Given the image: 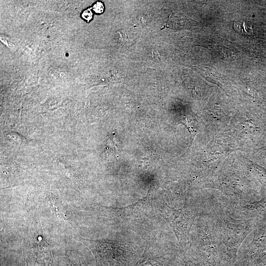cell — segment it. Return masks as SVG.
Wrapping results in <instances>:
<instances>
[{"instance_id": "6da1fadb", "label": "cell", "mask_w": 266, "mask_h": 266, "mask_svg": "<svg viewBox=\"0 0 266 266\" xmlns=\"http://www.w3.org/2000/svg\"><path fill=\"white\" fill-rule=\"evenodd\" d=\"M218 231L231 260H234L242 242L248 234L244 222L224 219L218 226Z\"/></svg>"}, {"instance_id": "7a4b0ae2", "label": "cell", "mask_w": 266, "mask_h": 266, "mask_svg": "<svg viewBox=\"0 0 266 266\" xmlns=\"http://www.w3.org/2000/svg\"><path fill=\"white\" fill-rule=\"evenodd\" d=\"M166 216L177 235L187 230L189 222L184 214L168 206Z\"/></svg>"}, {"instance_id": "3957f363", "label": "cell", "mask_w": 266, "mask_h": 266, "mask_svg": "<svg viewBox=\"0 0 266 266\" xmlns=\"http://www.w3.org/2000/svg\"><path fill=\"white\" fill-rule=\"evenodd\" d=\"M135 266H167L165 258L160 254L145 251Z\"/></svg>"}, {"instance_id": "277c9868", "label": "cell", "mask_w": 266, "mask_h": 266, "mask_svg": "<svg viewBox=\"0 0 266 266\" xmlns=\"http://www.w3.org/2000/svg\"><path fill=\"white\" fill-rule=\"evenodd\" d=\"M233 25L235 31L240 33L250 35L253 32L251 24L247 21H236L234 22Z\"/></svg>"}, {"instance_id": "5b68a950", "label": "cell", "mask_w": 266, "mask_h": 266, "mask_svg": "<svg viewBox=\"0 0 266 266\" xmlns=\"http://www.w3.org/2000/svg\"><path fill=\"white\" fill-rule=\"evenodd\" d=\"M93 10L97 13H101L103 12L104 7L100 2H96L93 7Z\"/></svg>"}, {"instance_id": "8992f818", "label": "cell", "mask_w": 266, "mask_h": 266, "mask_svg": "<svg viewBox=\"0 0 266 266\" xmlns=\"http://www.w3.org/2000/svg\"><path fill=\"white\" fill-rule=\"evenodd\" d=\"M93 14L90 10H84L82 14V17L87 21H89L92 17Z\"/></svg>"}, {"instance_id": "52a82bcc", "label": "cell", "mask_w": 266, "mask_h": 266, "mask_svg": "<svg viewBox=\"0 0 266 266\" xmlns=\"http://www.w3.org/2000/svg\"><path fill=\"white\" fill-rule=\"evenodd\" d=\"M186 266H197L193 265L192 264H191V263H187L186 264Z\"/></svg>"}]
</instances>
